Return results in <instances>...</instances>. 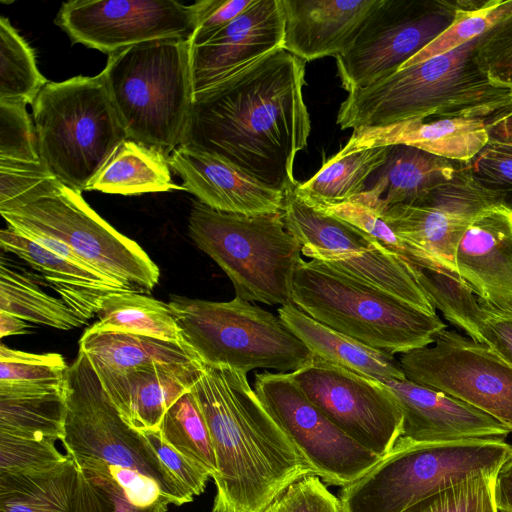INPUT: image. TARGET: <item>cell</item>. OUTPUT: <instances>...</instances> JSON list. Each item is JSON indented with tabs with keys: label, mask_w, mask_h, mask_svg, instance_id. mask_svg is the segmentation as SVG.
Here are the masks:
<instances>
[{
	"label": "cell",
	"mask_w": 512,
	"mask_h": 512,
	"mask_svg": "<svg viewBox=\"0 0 512 512\" xmlns=\"http://www.w3.org/2000/svg\"><path fill=\"white\" fill-rule=\"evenodd\" d=\"M183 340L207 366L291 373L313 354L279 316L235 296L226 302L171 296Z\"/></svg>",
	"instance_id": "cell-9"
},
{
	"label": "cell",
	"mask_w": 512,
	"mask_h": 512,
	"mask_svg": "<svg viewBox=\"0 0 512 512\" xmlns=\"http://www.w3.org/2000/svg\"><path fill=\"white\" fill-rule=\"evenodd\" d=\"M157 431L165 442L204 468L213 479L217 473L214 449L206 420L191 390L168 408Z\"/></svg>",
	"instance_id": "cell-38"
},
{
	"label": "cell",
	"mask_w": 512,
	"mask_h": 512,
	"mask_svg": "<svg viewBox=\"0 0 512 512\" xmlns=\"http://www.w3.org/2000/svg\"><path fill=\"white\" fill-rule=\"evenodd\" d=\"M455 267L478 298L512 314V207L496 204L475 218L457 246Z\"/></svg>",
	"instance_id": "cell-20"
},
{
	"label": "cell",
	"mask_w": 512,
	"mask_h": 512,
	"mask_svg": "<svg viewBox=\"0 0 512 512\" xmlns=\"http://www.w3.org/2000/svg\"><path fill=\"white\" fill-rule=\"evenodd\" d=\"M302 198L314 208L368 233L390 252L409 264L420 269L443 272L426 254L397 236L383 219L379 209L352 199L340 203H326Z\"/></svg>",
	"instance_id": "cell-41"
},
{
	"label": "cell",
	"mask_w": 512,
	"mask_h": 512,
	"mask_svg": "<svg viewBox=\"0 0 512 512\" xmlns=\"http://www.w3.org/2000/svg\"><path fill=\"white\" fill-rule=\"evenodd\" d=\"M55 24L72 43L111 55L155 40H190L197 10L195 3L175 0H71L61 5Z\"/></svg>",
	"instance_id": "cell-17"
},
{
	"label": "cell",
	"mask_w": 512,
	"mask_h": 512,
	"mask_svg": "<svg viewBox=\"0 0 512 512\" xmlns=\"http://www.w3.org/2000/svg\"><path fill=\"white\" fill-rule=\"evenodd\" d=\"M92 366L120 416L140 432L157 430L168 408L191 390L205 367L202 362L156 363L123 371Z\"/></svg>",
	"instance_id": "cell-22"
},
{
	"label": "cell",
	"mask_w": 512,
	"mask_h": 512,
	"mask_svg": "<svg viewBox=\"0 0 512 512\" xmlns=\"http://www.w3.org/2000/svg\"><path fill=\"white\" fill-rule=\"evenodd\" d=\"M475 57L491 78L512 86V16L479 37Z\"/></svg>",
	"instance_id": "cell-49"
},
{
	"label": "cell",
	"mask_w": 512,
	"mask_h": 512,
	"mask_svg": "<svg viewBox=\"0 0 512 512\" xmlns=\"http://www.w3.org/2000/svg\"><path fill=\"white\" fill-rule=\"evenodd\" d=\"M77 474L69 512H166L159 485L131 469L97 460H74Z\"/></svg>",
	"instance_id": "cell-26"
},
{
	"label": "cell",
	"mask_w": 512,
	"mask_h": 512,
	"mask_svg": "<svg viewBox=\"0 0 512 512\" xmlns=\"http://www.w3.org/2000/svg\"><path fill=\"white\" fill-rule=\"evenodd\" d=\"M403 512H499L495 477L467 479L416 502Z\"/></svg>",
	"instance_id": "cell-42"
},
{
	"label": "cell",
	"mask_w": 512,
	"mask_h": 512,
	"mask_svg": "<svg viewBox=\"0 0 512 512\" xmlns=\"http://www.w3.org/2000/svg\"><path fill=\"white\" fill-rule=\"evenodd\" d=\"M169 156L156 147L127 138L90 185L88 191L140 195L184 190L171 177Z\"/></svg>",
	"instance_id": "cell-33"
},
{
	"label": "cell",
	"mask_w": 512,
	"mask_h": 512,
	"mask_svg": "<svg viewBox=\"0 0 512 512\" xmlns=\"http://www.w3.org/2000/svg\"><path fill=\"white\" fill-rule=\"evenodd\" d=\"M0 311L25 321L70 330L86 323L61 299L46 293L35 275L0 257Z\"/></svg>",
	"instance_id": "cell-34"
},
{
	"label": "cell",
	"mask_w": 512,
	"mask_h": 512,
	"mask_svg": "<svg viewBox=\"0 0 512 512\" xmlns=\"http://www.w3.org/2000/svg\"><path fill=\"white\" fill-rule=\"evenodd\" d=\"M263 512H343L334 496L316 475L289 485Z\"/></svg>",
	"instance_id": "cell-48"
},
{
	"label": "cell",
	"mask_w": 512,
	"mask_h": 512,
	"mask_svg": "<svg viewBox=\"0 0 512 512\" xmlns=\"http://www.w3.org/2000/svg\"><path fill=\"white\" fill-rule=\"evenodd\" d=\"M305 61L278 49L194 94L182 146L215 155L263 185L284 192L296 155L307 147Z\"/></svg>",
	"instance_id": "cell-1"
},
{
	"label": "cell",
	"mask_w": 512,
	"mask_h": 512,
	"mask_svg": "<svg viewBox=\"0 0 512 512\" xmlns=\"http://www.w3.org/2000/svg\"><path fill=\"white\" fill-rule=\"evenodd\" d=\"M65 382L0 383V432L62 441L67 417Z\"/></svg>",
	"instance_id": "cell-31"
},
{
	"label": "cell",
	"mask_w": 512,
	"mask_h": 512,
	"mask_svg": "<svg viewBox=\"0 0 512 512\" xmlns=\"http://www.w3.org/2000/svg\"><path fill=\"white\" fill-rule=\"evenodd\" d=\"M284 325L316 356L326 362L363 376L406 379L394 355L373 349L314 320L293 304L280 306Z\"/></svg>",
	"instance_id": "cell-30"
},
{
	"label": "cell",
	"mask_w": 512,
	"mask_h": 512,
	"mask_svg": "<svg viewBox=\"0 0 512 512\" xmlns=\"http://www.w3.org/2000/svg\"><path fill=\"white\" fill-rule=\"evenodd\" d=\"M512 457L499 438L408 441L391 451L353 483L342 487L343 512H403L416 502L479 476L496 477Z\"/></svg>",
	"instance_id": "cell-6"
},
{
	"label": "cell",
	"mask_w": 512,
	"mask_h": 512,
	"mask_svg": "<svg viewBox=\"0 0 512 512\" xmlns=\"http://www.w3.org/2000/svg\"><path fill=\"white\" fill-rule=\"evenodd\" d=\"M510 16L512 0L456 1L451 24L399 70L447 53L481 37Z\"/></svg>",
	"instance_id": "cell-40"
},
{
	"label": "cell",
	"mask_w": 512,
	"mask_h": 512,
	"mask_svg": "<svg viewBox=\"0 0 512 512\" xmlns=\"http://www.w3.org/2000/svg\"><path fill=\"white\" fill-rule=\"evenodd\" d=\"M486 119H413L353 130L336 156L377 147L407 145L458 163L470 162L489 141Z\"/></svg>",
	"instance_id": "cell-25"
},
{
	"label": "cell",
	"mask_w": 512,
	"mask_h": 512,
	"mask_svg": "<svg viewBox=\"0 0 512 512\" xmlns=\"http://www.w3.org/2000/svg\"><path fill=\"white\" fill-rule=\"evenodd\" d=\"M95 330L118 331L165 341L185 342L169 306L135 291H118L104 296L96 313Z\"/></svg>",
	"instance_id": "cell-35"
},
{
	"label": "cell",
	"mask_w": 512,
	"mask_h": 512,
	"mask_svg": "<svg viewBox=\"0 0 512 512\" xmlns=\"http://www.w3.org/2000/svg\"><path fill=\"white\" fill-rule=\"evenodd\" d=\"M297 183L283 192L281 213L304 256L437 315L417 279L418 267L390 252L368 233L308 204L298 194Z\"/></svg>",
	"instance_id": "cell-12"
},
{
	"label": "cell",
	"mask_w": 512,
	"mask_h": 512,
	"mask_svg": "<svg viewBox=\"0 0 512 512\" xmlns=\"http://www.w3.org/2000/svg\"><path fill=\"white\" fill-rule=\"evenodd\" d=\"M465 165L481 186L500 196L512 207V142L490 137Z\"/></svg>",
	"instance_id": "cell-46"
},
{
	"label": "cell",
	"mask_w": 512,
	"mask_h": 512,
	"mask_svg": "<svg viewBox=\"0 0 512 512\" xmlns=\"http://www.w3.org/2000/svg\"><path fill=\"white\" fill-rule=\"evenodd\" d=\"M507 111H512V105H511L508 109H506L505 111H503V112H507Z\"/></svg>",
	"instance_id": "cell-55"
},
{
	"label": "cell",
	"mask_w": 512,
	"mask_h": 512,
	"mask_svg": "<svg viewBox=\"0 0 512 512\" xmlns=\"http://www.w3.org/2000/svg\"><path fill=\"white\" fill-rule=\"evenodd\" d=\"M479 37L350 93L341 103L342 130L413 119H489L512 105V86L485 73L476 61Z\"/></svg>",
	"instance_id": "cell-3"
},
{
	"label": "cell",
	"mask_w": 512,
	"mask_h": 512,
	"mask_svg": "<svg viewBox=\"0 0 512 512\" xmlns=\"http://www.w3.org/2000/svg\"><path fill=\"white\" fill-rule=\"evenodd\" d=\"M190 238L225 272L236 297L268 305H290L301 245L286 229L282 213L243 215L193 202Z\"/></svg>",
	"instance_id": "cell-8"
},
{
	"label": "cell",
	"mask_w": 512,
	"mask_h": 512,
	"mask_svg": "<svg viewBox=\"0 0 512 512\" xmlns=\"http://www.w3.org/2000/svg\"><path fill=\"white\" fill-rule=\"evenodd\" d=\"M461 165L415 147L388 146L384 164L370 176L361 193L384 206L410 204L452 180Z\"/></svg>",
	"instance_id": "cell-29"
},
{
	"label": "cell",
	"mask_w": 512,
	"mask_h": 512,
	"mask_svg": "<svg viewBox=\"0 0 512 512\" xmlns=\"http://www.w3.org/2000/svg\"><path fill=\"white\" fill-rule=\"evenodd\" d=\"M290 374L317 408L373 454L384 457L401 436L403 414L383 382L316 356Z\"/></svg>",
	"instance_id": "cell-16"
},
{
	"label": "cell",
	"mask_w": 512,
	"mask_h": 512,
	"mask_svg": "<svg viewBox=\"0 0 512 512\" xmlns=\"http://www.w3.org/2000/svg\"><path fill=\"white\" fill-rule=\"evenodd\" d=\"M406 379L447 393L512 432V364L484 343L454 330L426 347L401 354Z\"/></svg>",
	"instance_id": "cell-13"
},
{
	"label": "cell",
	"mask_w": 512,
	"mask_h": 512,
	"mask_svg": "<svg viewBox=\"0 0 512 512\" xmlns=\"http://www.w3.org/2000/svg\"><path fill=\"white\" fill-rule=\"evenodd\" d=\"M67 417L61 441L73 460H97L155 481L171 504L193 501L144 434L128 425L109 399L89 358L79 350L66 374Z\"/></svg>",
	"instance_id": "cell-11"
},
{
	"label": "cell",
	"mask_w": 512,
	"mask_h": 512,
	"mask_svg": "<svg viewBox=\"0 0 512 512\" xmlns=\"http://www.w3.org/2000/svg\"><path fill=\"white\" fill-rule=\"evenodd\" d=\"M30 326L25 320L7 313L0 311V337L18 334H26L29 332Z\"/></svg>",
	"instance_id": "cell-54"
},
{
	"label": "cell",
	"mask_w": 512,
	"mask_h": 512,
	"mask_svg": "<svg viewBox=\"0 0 512 512\" xmlns=\"http://www.w3.org/2000/svg\"><path fill=\"white\" fill-rule=\"evenodd\" d=\"M283 45L280 0H254L204 44L191 46L194 94L226 80Z\"/></svg>",
	"instance_id": "cell-19"
},
{
	"label": "cell",
	"mask_w": 512,
	"mask_h": 512,
	"mask_svg": "<svg viewBox=\"0 0 512 512\" xmlns=\"http://www.w3.org/2000/svg\"><path fill=\"white\" fill-rule=\"evenodd\" d=\"M491 138L512 142V111L501 112L486 120Z\"/></svg>",
	"instance_id": "cell-53"
},
{
	"label": "cell",
	"mask_w": 512,
	"mask_h": 512,
	"mask_svg": "<svg viewBox=\"0 0 512 512\" xmlns=\"http://www.w3.org/2000/svg\"><path fill=\"white\" fill-rule=\"evenodd\" d=\"M165 467L179 480L191 496L205 490L210 474L202 467L179 453L159 435L158 431L142 432Z\"/></svg>",
	"instance_id": "cell-50"
},
{
	"label": "cell",
	"mask_w": 512,
	"mask_h": 512,
	"mask_svg": "<svg viewBox=\"0 0 512 512\" xmlns=\"http://www.w3.org/2000/svg\"><path fill=\"white\" fill-rule=\"evenodd\" d=\"M291 300L314 320L390 355L429 346L447 329L437 315L315 259L297 264Z\"/></svg>",
	"instance_id": "cell-4"
},
{
	"label": "cell",
	"mask_w": 512,
	"mask_h": 512,
	"mask_svg": "<svg viewBox=\"0 0 512 512\" xmlns=\"http://www.w3.org/2000/svg\"><path fill=\"white\" fill-rule=\"evenodd\" d=\"M168 160L184 190L214 210L243 215L281 211L283 192L263 185L222 158L180 146Z\"/></svg>",
	"instance_id": "cell-23"
},
{
	"label": "cell",
	"mask_w": 512,
	"mask_h": 512,
	"mask_svg": "<svg viewBox=\"0 0 512 512\" xmlns=\"http://www.w3.org/2000/svg\"><path fill=\"white\" fill-rule=\"evenodd\" d=\"M191 391L206 420L217 464L211 512H263L293 482L315 475L246 373L205 365Z\"/></svg>",
	"instance_id": "cell-2"
},
{
	"label": "cell",
	"mask_w": 512,
	"mask_h": 512,
	"mask_svg": "<svg viewBox=\"0 0 512 512\" xmlns=\"http://www.w3.org/2000/svg\"><path fill=\"white\" fill-rule=\"evenodd\" d=\"M417 279L435 309L471 339L484 343L512 364V314L478 298L458 278L418 269Z\"/></svg>",
	"instance_id": "cell-28"
},
{
	"label": "cell",
	"mask_w": 512,
	"mask_h": 512,
	"mask_svg": "<svg viewBox=\"0 0 512 512\" xmlns=\"http://www.w3.org/2000/svg\"><path fill=\"white\" fill-rule=\"evenodd\" d=\"M76 474L69 456L46 472L0 473V512H69Z\"/></svg>",
	"instance_id": "cell-36"
},
{
	"label": "cell",
	"mask_w": 512,
	"mask_h": 512,
	"mask_svg": "<svg viewBox=\"0 0 512 512\" xmlns=\"http://www.w3.org/2000/svg\"><path fill=\"white\" fill-rule=\"evenodd\" d=\"M387 147L359 150L343 157L333 156L309 180L297 183L300 196L326 202L348 201L365 190L370 176L384 164Z\"/></svg>",
	"instance_id": "cell-37"
},
{
	"label": "cell",
	"mask_w": 512,
	"mask_h": 512,
	"mask_svg": "<svg viewBox=\"0 0 512 512\" xmlns=\"http://www.w3.org/2000/svg\"><path fill=\"white\" fill-rule=\"evenodd\" d=\"M49 81L37 67L33 48L11 25L0 18V101L33 104Z\"/></svg>",
	"instance_id": "cell-39"
},
{
	"label": "cell",
	"mask_w": 512,
	"mask_h": 512,
	"mask_svg": "<svg viewBox=\"0 0 512 512\" xmlns=\"http://www.w3.org/2000/svg\"><path fill=\"white\" fill-rule=\"evenodd\" d=\"M379 0H280L283 48L312 61L344 52Z\"/></svg>",
	"instance_id": "cell-24"
},
{
	"label": "cell",
	"mask_w": 512,
	"mask_h": 512,
	"mask_svg": "<svg viewBox=\"0 0 512 512\" xmlns=\"http://www.w3.org/2000/svg\"><path fill=\"white\" fill-rule=\"evenodd\" d=\"M402 414L400 439L446 441L469 438L505 439L510 431L496 419L445 392L408 379H383Z\"/></svg>",
	"instance_id": "cell-21"
},
{
	"label": "cell",
	"mask_w": 512,
	"mask_h": 512,
	"mask_svg": "<svg viewBox=\"0 0 512 512\" xmlns=\"http://www.w3.org/2000/svg\"><path fill=\"white\" fill-rule=\"evenodd\" d=\"M253 388L266 410L324 483L347 486L381 460L317 408L290 373H257Z\"/></svg>",
	"instance_id": "cell-15"
},
{
	"label": "cell",
	"mask_w": 512,
	"mask_h": 512,
	"mask_svg": "<svg viewBox=\"0 0 512 512\" xmlns=\"http://www.w3.org/2000/svg\"><path fill=\"white\" fill-rule=\"evenodd\" d=\"M2 251L14 254L86 322L98 311L101 299L118 291H129L102 273L75 264L53 253L8 226L0 231Z\"/></svg>",
	"instance_id": "cell-27"
},
{
	"label": "cell",
	"mask_w": 512,
	"mask_h": 512,
	"mask_svg": "<svg viewBox=\"0 0 512 512\" xmlns=\"http://www.w3.org/2000/svg\"><path fill=\"white\" fill-rule=\"evenodd\" d=\"M42 163L82 192L128 138L103 77L48 82L32 104Z\"/></svg>",
	"instance_id": "cell-7"
},
{
	"label": "cell",
	"mask_w": 512,
	"mask_h": 512,
	"mask_svg": "<svg viewBox=\"0 0 512 512\" xmlns=\"http://www.w3.org/2000/svg\"><path fill=\"white\" fill-rule=\"evenodd\" d=\"M254 0H198L197 25L190 39L191 46H199L208 41L219 30L228 25Z\"/></svg>",
	"instance_id": "cell-51"
},
{
	"label": "cell",
	"mask_w": 512,
	"mask_h": 512,
	"mask_svg": "<svg viewBox=\"0 0 512 512\" xmlns=\"http://www.w3.org/2000/svg\"><path fill=\"white\" fill-rule=\"evenodd\" d=\"M25 103L0 101V161L40 163L35 126Z\"/></svg>",
	"instance_id": "cell-45"
},
{
	"label": "cell",
	"mask_w": 512,
	"mask_h": 512,
	"mask_svg": "<svg viewBox=\"0 0 512 512\" xmlns=\"http://www.w3.org/2000/svg\"><path fill=\"white\" fill-rule=\"evenodd\" d=\"M456 1L379 0L351 45L335 57L348 92L394 72L452 22Z\"/></svg>",
	"instance_id": "cell-14"
},
{
	"label": "cell",
	"mask_w": 512,
	"mask_h": 512,
	"mask_svg": "<svg viewBox=\"0 0 512 512\" xmlns=\"http://www.w3.org/2000/svg\"><path fill=\"white\" fill-rule=\"evenodd\" d=\"M495 498L499 512H512V457L495 477Z\"/></svg>",
	"instance_id": "cell-52"
},
{
	"label": "cell",
	"mask_w": 512,
	"mask_h": 512,
	"mask_svg": "<svg viewBox=\"0 0 512 512\" xmlns=\"http://www.w3.org/2000/svg\"><path fill=\"white\" fill-rule=\"evenodd\" d=\"M55 442L0 432V473L32 474L55 469L68 460Z\"/></svg>",
	"instance_id": "cell-43"
},
{
	"label": "cell",
	"mask_w": 512,
	"mask_h": 512,
	"mask_svg": "<svg viewBox=\"0 0 512 512\" xmlns=\"http://www.w3.org/2000/svg\"><path fill=\"white\" fill-rule=\"evenodd\" d=\"M500 203L505 202L481 186L462 164L452 180L416 201L375 208L397 236L458 278L455 253L463 234L479 214Z\"/></svg>",
	"instance_id": "cell-18"
},
{
	"label": "cell",
	"mask_w": 512,
	"mask_h": 512,
	"mask_svg": "<svg viewBox=\"0 0 512 512\" xmlns=\"http://www.w3.org/2000/svg\"><path fill=\"white\" fill-rule=\"evenodd\" d=\"M68 368L57 353L34 354L0 346V383L3 384L64 383Z\"/></svg>",
	"instance_id": "cell-44"
},
{
	"label": "cell",
	"mask_w": 512,
	"mask_h": 512,
	"mask_svg": "<svg viewBox=\"0 0 512 512\" xmlns=\"http://www.w3.org/2000/svg\"><path fill=\"white\" fill-rule=\"evenodd\" d=\"M93 365L114 371L166 363L188 364L202 362L186 342L165 341L149 336L102 331L89 327L79 341Z\"/></svg>",
	"instance_id": "cell-32"
},
{
	"label": "cell",
	"mask_w": 512,
	"mask_h": 512,
	"mask_svg": "<svg viewBox=\"0 0 512 512\" xmlns=\"http://www.w3.org/2000/svg\"><path fill=\"white\" fill-rule=\"evenodd\" d=\"M1 216L21 234H37L65 243L94 269L125 289L150 292L160 271L146 252L101 218L81 192L58 178L41 195Z\"/></svg>",
	"instance_id": "cell-10"
},
{
	"label": "cell",
	"mask_w": 512,
	"mask_h": 512,
	"mask_svg": "<svg viewBox=\"0 0 512 512\" xmlns=\"http://www.w3.org/2000/svg\"><path fill=\"white\" fill-rule=\"evenodd\" d=\"M190 40L162 39L108 55L101 75L129 139L167 156L182 146L194 92Z\"/></svg>",
	"instance_id": "cell-5"
},
{
	"label": "cell",
	"mask_w": 512,
	"mask_h": 512,
	"mask_svg": "<svg viewBox=\"0 0 512 512\" xmlns=\"http://www.w3.org/2000/svg\"><path fill=\"white\" fill-rule=\"evenodd\" d=\"M55 178L42 162L0 161V213L33 199Z\"/></svg>",
	"instance_id": "cell-47"
}]
</instances>
